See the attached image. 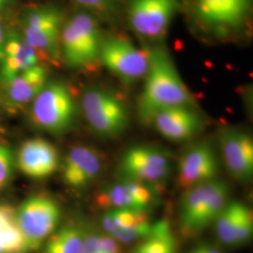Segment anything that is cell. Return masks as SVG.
<instances>
[{
  "mask_svg": "<svg viewBox=\"0 0 253 253\" xmlns=\"http://www.w3.org/2000/svg\"><path fill=\"white\" fill-rule=\"evenodd\" d=\"M39 53L30 45L22 33L12 31L7 34L0 60V76L9 82L13 77L39 64Z\"/></svg>",
  "mask_w": 253,
  "mask_h": 253,
  "instance_id": "ac0fdd59",
  "label": "cell"
},
{
  "mask_svg": "<svg viewBox=\"0 0 253 253\" xmlns=\"http://www.w3.org/2000/svg\"><path fill=\"white\" fill-rule=\"evenodd\" d=\"M100 59L109 72L126 84L145 78L149 68L148 51L139 49L122 37L102 40Z\"/></svg>",
  "mask_w": 253,
  "mask_h": 253,
  "instance_id": "ba28073f",
  "label": "cell"
},
{
  "mask_svg": "<svg viewBox=\"0 0 253 253\" xmlns=\"http://www.w3.org/2000/svg\"><path fill=\"white\" fill-rule=\"evenodd\" d=\"M84 9L95 11H106L111 9L117 0H73Z\"/></svg>",
  "mask_w": 253,
  "mask_h": 253,
  "instance_id": "4316f807",
  "label": "cell"
},
{
  "mask_svg": "<svg viewBox=\"0 0 253 253\" xmlns=\"http://www.w3.org/2000/svg\"><path fill=\"white\" fill-rule=\"evenodd\" d=\"M153 186L123 178L106 186L99 194V205L107 209L128 208L148 210L156 202Z\"/></svg>",
  "mask_w": 253,
  "mask_h": 253,
  "instance_id": "4fadbf2b",
  "label": "cell"
},
{
  "mask_svg": "<svg viewBox=\"0 0 253 253\" xmlns=\"http://www.w3.org/2000/svg\"><path fill=\"white\" fill-rule=\"evenodd\" d=\"M17 166L25 175L31 178H46L59 167V155L51 142L42 138L26 141L17 154Z\"/></svg>",
  "mask_w": 253,
  "mask_h": 253,
  "instance_id": "9a60e30c",
  "label": "cell"
},
{
  "mask_svg": "<svg viewBox=\"0 0 253 253\" xmlns=\"http://www.w3.org/2000/svg\"><path fill=\"white\" fill-rule=\"evenodd\" d=\"M100 242L101 253H121L120 244L111 235L100 234Z\"/></svg>",
  "mask_w": 253,
  "mask_h": 253,
  "instance_id": "f1b7e54d",
  "label": "cell"
},
{
  "mask_svg": "<svg viewBox=\"0 0 253 253\" xmlns=\"http://www.w3.org/2000/svg\"><path fill=\"white\" fill-rule=\"evenodd\" d=\"M84 237L79 228L64 227L48 238L45 253H83Z\"/></svg>",
  "mask_w": 253,
  "mask_h": 253,
  "instance_id": "cb8c5ba5",
  "label": "cell"
},
{
  "mask_svg": "<svg viewBox=\"0 0 253 253\" xmlns=\"http://www.w3.org/2000/svg\"><path fill=\"white\" fill-rule=\"evenodd\" d=\"M149 68L145 85L138 100V115L145 124L166 109L177 106L195 107V100L182 80L168 51L162 46L148 51Z\"/></svg>",
  "mask_w": 253,
  "mask_h": 253,
  "instance_id": "6da1fadb",
  "label": "cell"
},
{
  "mask_svg": "<svg viewBox=\"0 0 253 253\" xmlns=\"http://www.w3.org/2000/svg\"><path fill=\"white\" fill-rule=\"evenodd\" d=\"M83 253H101L100 234L96 232L84 234Z\"/></svg>",
  "mask_w": 253,
  "mask_h": 253,
  "instance_id": "83f0119b",
  "label": "cell"
},
{
  "mask_svg": "<svg viewBox=\"0 0 253 253\" xmlns=\"http://www.w3.org/2000/svg\"><path fill=\"white\" fill-rule=\"evenodd\" d=\"M16 216L28 250L32 251L54 234L61 217V210L52 198L32 196L21 205Z\"/></svg>",
  "mask_w": 253,
  "mask_h": 253,
  "instance_id": "52a82bcc",
  "label": "cell"
},
{
  "mask_svg": "<svg viewBox=\"0 0 253 253\" xmlns=\"http://www.w3.org/2000/svg\"><path fill=\"white\" fill-rule=\"evenodd\" d=\"M6 33H5V27L2 19L0 18V60L2 58L3 54V49H4V44L6 41Z\"/></svg>",
  "mask_w": 253,
  "mask_h": 253,
  "instance_id": "4dcf8cb0",
  "label": "cell"
},
{
  "mask_svg": "<svg viewBox=\"0 0 253 253\" xmlns=\"http://www.w3.org/2000/svg\"><path fill=\"white\" fill-rule=\"evenodd\" d=\"M140 241L132 253H176L177 242L168 219L154 222L148 235Z\"/></svg>",
  "mask_w": 253,
  "mask_h": 253,
  "instance_id": "44dd1931",
  "label": "cell"
},
{
  "mask_svg": "<svg viewBox=\"0 0 253 253\" xmlns=\"http://www.w3.org/2000/svg\"><path fill=\"white\" fill-rule=\"evenodd\" d=\"M75 117V100L63 83H47L32 101V120L47 132L60 134L68 131L73 126Z\"/></svg>",
  "mask_w": 253,
  "mask_h": 253,
  "instance_id": "277c9868",
  "label": "cell"
},
{
  "mask_svg": "<svg viewBox=\"0 0 253 253\" xmlns=\"http://www.w3.org/2000/svg\"><path fill=\"white\" fill-rule=\"evenodd\" d=\"M82 108L88 124L99 135L117 137L122 134L128 125L126 105L112 91L100 87L84 91Z\"/></svg>",
  "mask_w": 253,
  "mask_h": 253,
  "instance_id": "5b68a950",
  "label": "cell"
},
{
  "mask_svg": "<svg viewBox=\"0 0 253 253\" xmlns=\"http://www.w3.org/2000/svg\"><path fill=\"white\" fill-rule=\"evenodd\" d=\"M65 18L63 11L53 5L39 6L24 14L22 35L38 53L57 58L60 54V34Z\"/></svg>",
  "mask_w": 253,
  "mask_h": 253,
  "instance_id": "8992f818",
  "label": "cell"
},
{
  "mask_svg": "<svg viewBox=\"0 0 253 253\" xmlns=\"http://www.w3.org/2000/svg\"><path fill=\"white\" fill-rule=\"evenodd\" d=\"M189 1L200 24L218 35L243 27L250 17L252 9V0Z\"/></svg>",
  "mask_w": 253,
  "mask_h": 253,
  "instance_id": "9c48e42d",
  "label": "cell"
},
{
  "mask_svg": "<svg viewBox=\"0 0 253 253\" xmlns=\"http://www.w3.org/2000/svg\"><path fill=\"white\" fill-rule=\"evenodd\" d=\"M119 166L123 178L151 186L164 180L171 172V163L167 155L150 145H135L128 148L123 154Z\"/></svg>",
  "mask_w": 253,
  "mask_h": 253,
  "instance_id": "30bf717a",
  "label": "cell"
},
{
  "mask_svg": "<svg viewBox=\"0 0 253 253\" xmlns=\"http://www.w3.org/2000/svg\"><path fill=\"white\" fill-rule=\"evenodd\" d=\"M102 168L100 154L86 145L73 147L62 164L63 180L74 189H83L95 180Z\"/></svg>",
  "mask_w": 253,
  "mask_h": 253,
  "instance_id": "e0dca14e",
  "label": "cell"
},
{
  "mask_svg": "<svg viewBox=\"0 0 253 253\" xmlns=\"http://www.w3.org/2000/svg\"><path fill=\"white\" fill-rule=\"evenodd\" d=\"M220 149L231 175L240 181L253 175V139L242 129H227L220 137Z\"/></svg>",
  "mask_w": 253,
  "mask_h": 253,
  "instance_id": "5bb4252c",
  "label": "cell"
},
{
  "mask_svg": "<svg viewBox=\"0 0 253 253\" xmlns=\"http://www.w3.org/2000/svg\"><path fill=\"white\" fill-rule=\"evenodd\" d=\"M29 252L25 237L19 228L16 210L0 205V253Z\"/></svg>",
  "mask_w": 253,
  "mask_h": 253,
  "instance_id": "ffe728a7",
  "label": "cell"
},
{
  "mask_svg": "<svg viewBox=\"0 0 253 253\" xmlns=\"http://www.w3.org/2000/svg\"><path fill=\"white\" fill-rule=\"evenodd\" d=\"M177 0H128L127 18L130 27L141 36H163L178 10Z\"/></svg>",
  "mask_w": 253,
  "mask_h": 253,
  "instance_id": "8fae6325",
  "label": "cell"
},
{
  "mask_svg": "<svg viewBox=\"0 0 253 253\" xmlns=\"http://www.w3.org/2000/svg\"><path fill=\"white\" fill-rule=\"evenodd\" d=\"M151 124L161 135L173 142L190 140L204 126L203 118L191 106L166 109L156 115Z\"/></svg>",
  "mask_w": 253,
  "mask_h": 253,
  "instance_id": "2e32d148",
  "label": "cell"
},
{
  "mask_svg": "<svg viewBox=\"0 0 253 253\" xmlns=\"http://www.w3.org/2000/svg\"><path fill=\"white\" fill-rule=\"evenodd\" d=\"M149 219L147 210L115 208L105 210L101 218V224L104 233L112 235Z\"/></svg>",
  "mask_w": 253,
  "mask_h": 253,
  "instance_id": "7402d4cb",
  "label": "cell"
},
{
  "mask_svg": "<svg viewBox=\"0 0 253 253\" xmlns=\"http://www.w3.org/2000/svg\"><path fill=\"white\" fill-rule=\"evenodd\" d=\"M14 170V157L7 145L0 143V190L9 183Z\"/></svg>",
  "mask_w": 253,
  "mask_h": 253,
  "instance_id": "484cf974",
  "label": "cell"
},
{
  "mask_svg": "<svg viewBox=\"0 0 253 253\" xmlns=\"http://www.w3.org/2000/svg\"><path fill=\"white\" fill-rule=\"evenodd\" d=\"M13 2L14 0H0V11L9 8Z\"/></svg>",
  "mask_w": 253,
  "mask_h": 253,
  "instance_id": "1f68e13d",
  "label": "cell"
},
{
  "mask_svg": "<svg viewBox=\"0 0 253 253\" xmlns=\"http://www.w3.org/2000/svg\"><path fill=\"white\" fill-rule=\"evenodd\" d=\"M189 253H221L220 252L217 251L216 249L209 247L207 245H203V246H198L196 248H194L193 250H191Z\"/></svg>",
  "mask_w": 253,
  "mask_h": 253,
  "instance_id": "f546056e",
  "label": "cell"
},
{
  "mask_svg": "<svg viewBox=\"0 0 253 253\" xmlns=\"http://www.w3.org/2000/svg\"><path fill=\"white\" fill-rule=\"evenodd\" d=\"M253 234V214L252 209L245 205L235 230L234 247L248 243Z\"/></svg>",
  "mask_w": 253,
  "mask_h": 253,
  "instance_id": "d4e9b609",
  "label": "cell"
},
{
  "mask_svg": "<svg viewBox=\"0 0 253 253\" xmlns=\"http://www.w3.org/2000/svg\"><path fill=\"white\" fill-rule=\"evenodd\" d=\"M48 79L47 70L38 64L7 82L6 99L11 107H22L32 102L43 89Z\"/></svg>",
  "mask_w": 253,
  "mask_h": 253,
  "instance_id": "d6986e66",
  "label": "cell"
},
{
  "mask_svg": "<svg viewBox=\"0 0 253 253\" xmlns=\"http://www.w3.org/2000/svg\"><path fill=\"white\" fill-rule=\"evenodd\" d=\"M229 186L214 179L184 191L179 208V222L185 234H197L215 222L229 202Z\"/></svg>",
  "mask_w": 253,
  "mask_h": 253,
  "instance_id": "7a4b0ae2",
  "label": "cell"
},
{
  "mask_svg": "<svg viewBox=\"0 0 253 253\" xmlns=\"http://www.w3.org/2000/svg\"><path fill=\"white\" fill-rule=\"evenodd\" d=\"M102 39L97 20L82 11L65 20L60 34V54L73 69H84L100 59Z\"/></svg>",
  "mask_w": 253,
  "mask_h": 253,
  "instance_id": "3957f363",
  "label": "cell"
},
{
  "mask_svg": "<svg viewBox=\"0 0 253 253\" xmlns=\"http://www.w3.org/2000/svg\"><path fill=\"white\" fill-rule=\"evenodd\" d=\"M244 206L239 201H229L216 218V234L222 244L234 247L235 230Z\"/></svg>",
  "mask_w": 253,
  "mask_h": 253,
  "instance_id": "603a6c76",
  "label": "cell"
},
{
  "mask_svg": "<svg viewBox=\"0 0 253 253\" xmlns=\"http://www.w3.org/2000/svg\"><path fill=\"white\" fill-rule=\"evenodd\" d=\"M218 161L208 143L192 145L181 156L177 165V181L182 189L217 179Z\"/></svg>",
  "mask_w": 253,
  "mask_h": 253,
  "instance_id": "7c38bea8",
  "label": "cell"
}]
</instances>
